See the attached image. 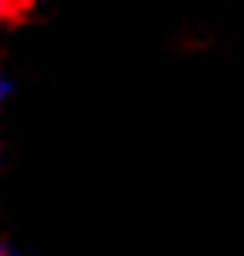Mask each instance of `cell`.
Returning a JSON list of instances; mask_svg holds the SVG:
<instances>
[{"label": "cell", "mask_w": 244, "mask_h": 256, "mask_svg": "<svg viewBox=\"0 0 244 256\" xmlns=\"http://www.w3.org/2000/svg\"><path fill=\"white\" fill-rule=\"evenodd\" d=\"M0 256H13V252H9V248H5V244H0Z\"/></svg>", "instance_id": "cell-3"}, {"label": "cell", "mask_w": 244, "mask_h": 256, "mask_svg": "<svg viewBox=\"0 0 244 256\" xmlns=\"http://www.w3.org/2000/svg\"><path fill=\"white\" fill-rule=\"evenodd\" d=\"M5 95H9V78H5V66H0V108H5Z\"/></svg>", "instance_id": "cell-2"}, {"label": "cell", "mask_w": 244, "mask_h": 256, "mask_svg": "<svg viewBox=\"0 0 244 256\" xmlns=\"http://www.w3.org/2000/svg\"><path fill=\"white\" fill-rule=\"evenodd\" d=\"M42 0H0V29H21L34 21Z\"/></svg>", "instance_id": "cell-1"}]
</instances>
